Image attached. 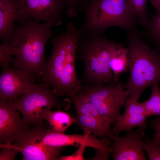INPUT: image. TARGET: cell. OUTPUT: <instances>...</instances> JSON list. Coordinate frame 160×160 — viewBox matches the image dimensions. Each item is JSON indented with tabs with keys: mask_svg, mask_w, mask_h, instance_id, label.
<instances>
[{
	"mask_svg": "<svg viewBox=\"0 0 160 160\" xmlns=\"http://www.w3.org/2000/svg\"><path fill=\"white\" fill-rule=\"evenodd\" d=\"M66 25V31L51 41L52 52L43 69L41 81L48 83L58 96L69 97L77 93L81 83L75 63L79 28L70 21Z\"/></svg>",
	"mask_w": 160,
	"mask_h": 160,
	"instance_id": "1",
	"label": "cell"
},
{
	"mask_svg": "<svg viewBox=\"0 0 160 160\" xmlns=\"http://www.w3.org/2000/svg\"><path fill=\"white\" fill-rule=\"evenodd\" d=\"M150 126L154 130L153 140L160 146V116L154 120L150 121Z\"/></svg>",
	"mask_w": 160,
	"mask_h": 160,
	"instance_id": "27",
	"label": "cell"
},
{
	"mask_svg": "<svg viewBox=\"0 0 160 160\" xmlns=\"http://www.w3.org/2000/svg\"><path fill=\"white\" fill-rule=\"evenodd\" d=\"M54 22L39 23L31 19L14 26L10 39L15 57L12 63L15 68L25 71L37 80H41L43 69L47 61L45 48L53 36Z\"/></svg>",
	"mask_w": 160,
	"mask_h": 160,
	"instance_id": "2",
	"label": "cell"
},
{
	"mask_svg": "<svg viewBox=\"0 0 160 160\" xmlns=\"http://www.w3.org/2000/svg\"><path fill=\"white\" fill-rule=\"evenodd\" d=\"M121 83L111 84H81L77 93L82 96L110 124L120 115V111L128 98Z\"/></svg>",
	"mask_w": 160,
	"mask_h": 160,
	"instance_id": "7",
	"label": "cell"
},
{
	"mask_svg": "<svg viewBox=\"0 0 160 160\" xmlns=\"http://www.w3.org/2000/svg\"><path fill=\"white\" fill-rule=\"evenodd\" d=\"M75 124L83 130L85 134H92L102 139H108L113 134L109 122L92 116L76 114Z\"/></svg>",
	"mask_w": 160,
	"mask_h": 160,
	"instance_id": "16",
	"label": "cell"
},
{
	"mask_svg": "<svg viewBox=\"0 0 160 160\" xmlns=\"http://www.w3.org/2000/svg\"><path fill=\"white\" fill-rule=\"evenodd\" d=\"M145 142L143 149L149 160H160V146L148 137L144 138Z\"/></svg>",
	"mask_w": 160,
	"mask_h": 160,
	"instance_id": "23",
	"label": "cell"
},
{
	"mask_svg": "<svg viewBox=\"0 0 160 160\" xmlns=\"http://www.w3.org/2000/svg\"><path fill=\"white\" fill-rule=\"evenodd\" d=\"M41 124L34 126L13 145L23 155V160H57L65 146H48L41 140Z\"/></svg>",
	"mask_w": 160,
	"mask_h": 160,
	"instance_id": "9",
	"label": "cell"
},
{
	"mask_svg": "<svg viewBox=\"0 0 160 160\" xmlns=\"http://www.w3.org/2000/svg\"><path fill=\"white\" fill-rule=\"evenodd\" d=\"M15 52L12 46L10 39L3 40V43L0 46V63L2 69L10 65L13 62Z\"/></svg>",
	"mask_w": 160,
	"mask_h": 160,
	"instance_id": "22",
	"label": "cell"
},
{
	"mask_svg": "<svg viewBox=\"0 0 160 160\" xmlns=\"http://www.w3.org/2000/svg\"><path fill=\"white\" fill-rule=\"evenodd\" d=\"M36 78L23 70L10 65L2 69L0 76V100L14 101L35 84Z\"/></svg>",
	"mask_w": 160,
	"mask_h": 160,
	"instance_id": "11",
	"label": "cell"
},
{
	"mask_svg": "<svg viewBox=\"0 0 160 160\" xmlns=\"http://www.w3.org/2000/svg\"><path fill=\"white\" fill-rule=\"evenodd\" d=\"M122 43L108 39L104 33L82 32L76 44V59L84 65L81 84H115L109 62L114 52Z\"/></svg>",
	"mask_w": 160,
	"mask_h": 160,
	"instance_id": "3",
	"label": "cell"
},
{
	"mask_svg": "<svg viewBox=\"0 0 160 160\" xmlns=\"http://www.w3.org/2000/svg\"><path fill=\"white\" fill-rule=\"evenodd\" d=\"M136 27L128 31L129 79L124 85L128 97L137 99L148 87L160 84V52L152 49Z\"/></svg>",
	"mask_w": 160,
	"mask_h": 160,
	"instance_id": "4",
	"label": "cell"
},
{
	"mask_svg": "<svg viewBox=\"0 0 160 160\" xmlns=\"http://www.w3.org/2000/svg\"><path fill=\"white\" fill-rule=\"evenodd\" d=\"M1 151L0 160H14L17 154L19 152L17 148L11 143H0Z\"/></svg>",
	"mask_w": 160,
	"mask_h": 160,
	"instance_id": "24",
	"label": "cell"
},
{
	"mask_svg": "<svg viewBox=\"0 0 160 160\" xmlns=\"http://www.w3.org/2000/svg\"><path fill=\"white\" fill-rule=\"evenodd\" d=\"M43 119L47 122L52 131L61 134L64 133L66 130L76 122V117L60 110L48 111L44 116Z\"/></svg>",
	"mask_w": 160,
	"mask_h": 160,
	"instance_id": "17",
	"label": "cell"
},
{
	"mask_svg": "<svg viewBox=\"0 0 160 160\" xmlns=\"http://www.w3.org/2000/svg\"><path fill=\"white\" fill-rule=\"evenodd\" d=\"M140 35L153 43L155 49L160 52V10L156 11L149 20Z\"/></svg>",
	"mask_w": 160,
	"mask_h": 160,
	"instance_id": "19",
	"label": "cell"
},
{
	"mask_svg": "<svg viewBox=\"0 0 160 160\" xmlns=\"http://www.w3.org/2000/svg\"><path fill=\"white\" fill-rule=\"evenodd\" d=\"M9 101L0 100V142H16L31 128Z\"/></svg>",
	"mask_w": 160,
	"mask_h": 160,
	"instance_id": "12",
	"label": "cell"
},
{
	"mask_svg": "<svg viewBox=\"0 0 160 160\" xmlns=\"http://www.w3.org/2000/svg\"><path fill=\"white\" fill-rule=\"evenodd\" d=\"M124 106L123 113L117 119L112 128L113 133L118 135L122 131L127 132L135 127L144 130L147 128L146 120L148 117L143 103H139L134 97H128Z\"/></svg>",
	"mask_w": 160,
	"mask_h": 160,
	"instance_id": "14",
	"label": "cell"
},
{
	"mask_svg": "<svg viewBox=\"0 0 160 160\" xmlns=\"http://www.w3.org/2000/svg\"><path fill=\"white\" fill-rule=\"evenodd\" d=\"M128 49L122 44L112 54L109 62L110 69L113 73V80L116 84L119 83L120 75L128 71Z\"/></svg>",
	"mask_w": 160,
	"mask_h": 160,
	"instance_id": "18",
	"label": "cell"
},
{
	"mask_svg": "<svg viewBox=\"0 0 160 160\" xmlns=\"http://www.w3.org/2000/svg\"><path fill=\"white\" fill-rule=\"evenodd\" d=\"M42 143L46 145L52 146H72L79 147L85 144L87 147L92 148L96 151L94 160H106L111 153L110 148L107 140L99 139L92 134L66 135L52 131L49 127L44 128L42 132Z\"/></svg>",
	"mask_w": 160,
	"mask_h": 160,
	"instance_id": "8",
	"label": "cell"
},
{
	"mask_svg": "<svg viewBox=\"0 0 160 160\" xmlns=\"http://www.w3.org/2000/svg\"><path fill=\"white\" fill-rule=\"evenodd\" d=\"M66 5V13L69 18L76 17L78 10L83 0H64Z\"/></svg>",
	"mask_w": 160,
	"mask_h": 160,
	"instance_id": "25",
	"label": "cell"
},
{
	"mask_svg": "<svg viewBox=\"0 0 160 160\" xmlns=\"http://www.w3.org/2000/svg\"><path fill=\"white\" fill-rule=\"evenodd\" d=\"M148 0H128L129 5L139 23L145 26L147 24L148 11L147 4Z\"/></svg>",
	"mask_w": 160,
	"mask_h": 160,
	"instance_id": "21",
	"label": "cell"
},
{
	"mask_svg": "<svg viewBox=\"0 0 160 160\" xmlns=\"http://www.w3.org/2000/svg\"><path fill=\"white\" fill-rule=\"evenodd\" d=\"M159 84L152 87V92L150 97L143 102L148 117L160 116V89Z\"/></svg>",
	"mask_w": 160,
	"mask_h": 160,
	"instance_id": "20",
	"label": "cell"
},
{
	"mask_svg": "<svg viewBox=\"0 0 160 160\" xmlns=\"http://www.w3.org/2000/svg\"><path fill=\"white\" fill-rule=\"evenodd\" d=\"M152 5L155 8L156 11L160 10V0H150Z\"/></svg>",
	"mask_w": 160,
	"mask_h": 160,
	"instance_id": "28",
	"label": "cell"
},
{
	"mask_svg": "<svg viewBox=\"0 0 160 160\" xmlns=\"http://www.w3.org/2000/svg\"><path fill=\"white\" fill-rule=\"evenodd\" d=\"M144 129L138 128L127 132L123 137L113 134L109 138V145L115 160H146L143 146L145 137Z\"/></svg>",
	"mask_w": 160,
	"mask_h": 160,
	"instance_id": "10",
	"label": "cell"
},
{
	"mask_svg": "<svg viewBox=\"0 0 160 160\" xmlns=\"http://www.w3.org/2000/svg\"><path fill=\"white\" fill-rule=\"evenodd\" d=\"M46 81L34 84L17 100L10 101L26 122L34 126L43 122V117L53 107L68 110L70 99L61 100Z\"/></svg>",
	"mask_w": 160,
	"mask_h": 160,
	"instance_id": "6",
	"label": "cell"
},
{
	"mask_svg": "<svg viewBox=\"0 0 160 160\" xmlns=\"http://www.w3.org/2000/svg\"><path fill=\"white\" fill-rule=\"evenodd\" d=\"M81 11L85 16L82 32L103 33L112 26L128 31L139 23L128 0H83L78 10Z\"/></svg>",
	"mask_w": 160,
	"mask_h": 160,
	"instance_id": "5",
	"label": "cell"
},
{
	"mask_svg": "<svg viewBox=\"0 0 160 160\" xmlns=\"http://www.w3.org/2000/svg\"><path fill=\"white\" fill-rule=\"evenodd\" d=\"M87 145L84 144H81L77 150L73 153L68 156L60 155L57 160H85L84 153Z\"/></svg>",
	"mask_w": 160,
	"mask_h": 160,
	"instance_id": "26",
	"label": "cell"
},
{
	"mask_svg": "<svg viewBox=\"0 0 160 160\" xmlns=\"http://www.w3.org/2000/svg\"><path fill=\"white\" fill-rule=\"evenodd\" d=\"M22 0L23 12L17 21L20 24L31 19L55 23L66 8L64 0Z\"/></svg>",
	"mask_w": 160,
	"mask_h": 160,
	"instance_id": "13",
	"label": "cell"
},
{
	"mask_svg": "<svg viewBox=\"0 0 160 160\" xmlns=\"http://www.w3.org/2000/svg\"><path fill=\"white\" fill-rule=\"evenodd\" d=\"M23 12L22 0H0V39H10L15 20Z\"/></svg>",
	"mask_w": 160,
	"mask_h": 160,
	"instance_id": "15",
	"label": "cell"
}]
</instances>
